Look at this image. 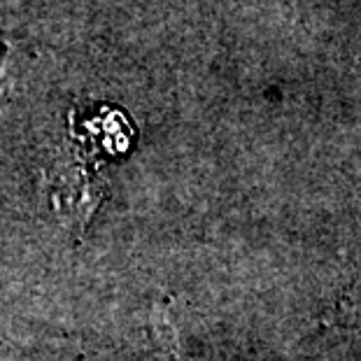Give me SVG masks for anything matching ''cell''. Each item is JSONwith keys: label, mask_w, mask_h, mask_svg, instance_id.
I'll list each match as a JSON object with an SVG mask.
<instances>
[{"label": "cell", "mask_w": 361, "mask_h": 361, "mask_svg": "<svg viewBox=\"0 0 361 361\" xmlns=\"http://www.w3.org/2000/svg\"><path fill=\"white\" fill-rule=\"evenodd\" d=\"M7 54H5V49L0 47V91H3V84L7 82Z\"/></svg>", "instance_id": "obj_1"}]
</instances>
